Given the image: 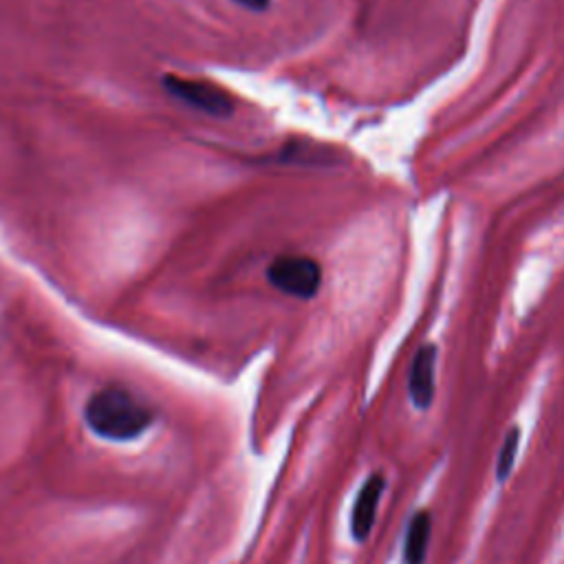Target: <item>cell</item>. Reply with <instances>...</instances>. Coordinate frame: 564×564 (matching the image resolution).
I'll return each instance as SVG.
<instances>
[{"label":"cell","mask_w":564,"mask_h":564,"mask_svg":"<svg viewBox=\"0 0 564 564\" xmlns=\"http://www.w3.org/2000/svg\"><path fill=\"white\" fill-rule=\"evenodd\" d=\"M84 419L101 438L132 441L152 425L154 412L123 388H101L86 401Z\"/></svg>","instance_id":"obj_1"},{"label":"cell","mask_w":564,"mask_h":564,"mask_svg":"<svg viewBox=\"0 0 564 564\" xmlns=\"http://www.w3.org/2000/svg\"><path fill=\"white\" fill-rule=\"evenodd\" d=\"M267 278L278 291L308 300L322 286V267L308 256H280L269 264Z\"/></svg>","instance_id":"obj_2"},{"label":"cell","mask_w":564,"mask_h":564,"mask_svg":"<svg viewBox=\"0 0 564 564\" xmlns=\"http://www.w3.org/2000/svg\"><path fill=\"white\" fill-rule=\"evenodd\" d=\"M163 84L176 99L185 101L187 106H192L200 112H207L214 117H227L234 110V99L216 84L176 77V75H167Z\"/></svg>","instance_id":"obj_3"},{"label":"cell","mask_w":564,"mask_h":564,"mask_svg":"<svg viewBox=\"0 0 564 564\" xmlns=\"http://www.w3.org/2000/svg\"><path fill=\"white\" fill-rule=\"evenodd\" d=\"M386 487V476L381 471H375L366 478V482L361 485L355 502H352V511H350V533L357 542H366L372 527H375V518H377V505L381 500Z\"/></svg>","instance_id":"obj_4"},{"label":"cell","mask_w":564,"mask_h":564,"mask_svg":"<svg viewBox=\"0 0 564 564\" xmlns=\"http://www.w3.org/2000/svg\"><path fill=\"white\" fill-rule=\"evenodd\" d=\"M434 377H436V346L423 344L410 364L408 392L416 408L425 410L434 401Z\"/></svg>","instance_id":"obj_5"},{"label":"cell","mask_w":564,"mask_h":564,"mask_svg":"<svg viewBox=\"0 0 564 564\" xmlns=\"http://www.w3.org/2000/svg\"><path fill=\"white\" fill-rule=\"evenodd\" d=\"M430 533H432V516H430V511L421 509L408 522V531H405V540H403V562L405 564H425Z\"/></svg>","instance_id":"obj_6"},{"label":"cell","mask_w":564,"mask_h":564,"mask_svg":"<svg viewBox=\"0 0 564 564\" xmlns=\"http://www.w3.org/2000/svg\"><path fill=\"white\" fill-rule=\"evenodd\" d=\"M518 445H520V427L511 425L502 438V447L498 452L496 458V478L502 482L509 478L513 463H516V454H518Z\"/></svg>","instance_id":"obj_7"},{"label":"cell","mask_w":564,"mask_h":564,"mask_svg":"<svg viewBox=\"0 0 564 564\" xmlns=\"http://www.w3.org/2000/svg\"><path fill=\"white\" fill-rule=\"evenodd\" d=\"M234 2H238L245 9H251V11H264L271 0H234Z\"/></svg>","instance_id":"obj_8"}]
</instances>
